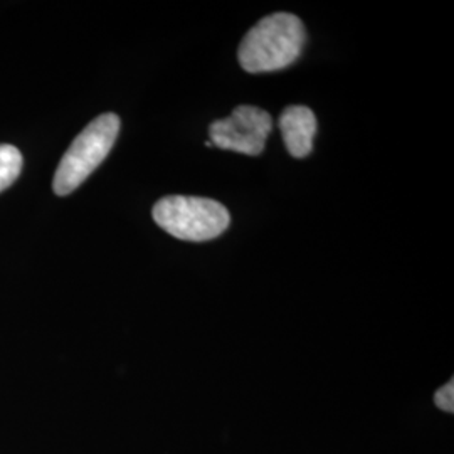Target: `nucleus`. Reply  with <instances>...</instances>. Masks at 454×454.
<instances>
[{"label": "nucleus", "instance_id": "nucleus-1", "mask_svg": "<svg viewBox=\"0 0 454 454\" xmlns=\"http://www.w3.org/2000/svg\"><path fill=\"white\" fill-rule=\"evenodd\" d=\"M307 29L300 17L276 12L261 19L244 35L238 51L239 65L251 74L273 73L292 66L303 52Z\"/></svg>", "mask_w": 454, "mask_h": 454}, {"label": "nucleus", "instance_id": "nucleus-2", "mask_svg": "<svg viewBox=\"0 0 454 454\" xmlns=\"http://www.w3.org/2000/svg\"><path fill=\"white\" fill-rule=\"evenodd\" d=\"M152 215L165 232L192 243L215 239L231 224V214L221 202L194 195H167L153 206Z\"/></svg>", "mask_w": 454, "mask_h": 454}, {"label": "nucleus", "instance_id": "nucleus-3", "mask_svg": "<svg viewBox=\"0 0 454 454\" xmlns=\"http://www.w3.org/2000/svg\"><path fill=\"white\" fill-rule=\"evenodd\" d=\"M120 125L118 114H99L74 138L52 180V191L56 194L61 197L71 194L97 170L112 152Z\"/></svg>", "mask_w": 454, "mask_h": 454}, {"label": "nucleus", "instance_id": "nucleus-4", "mask_svg": "<svg viewBox=\"0 0 454 454\" xmlns=\"http://www.w3.org/2000/svg\"><path fill=\"white\" fill-rule=\"evenodd\" d=\"M271 130V114L258 106L241 105L234 108L227 118L214 121L209 127V137L212 145L221 150L258 157L262 153Z\"/></svg>", "mask_w": 454, "mask_h": 454}, {"label": "nucleus", "instance_id": "nucleus-5", "mask_svg": "<svg viewBox=\"0 0 454 454\" xmlns=\"http://www.w3.org/2000/svg\"><path fill=\"white\" fill-rule=\"evenodd\" d=\"M317 116L309 106L293 105L279 116V130L285 146L294 159H305L313 150L317 135Z\"/></svg>", "mask_w": 454, "mask_h": 454}, {"label": "nucleus", "instance_id": "nucleus-6", "mask_svg": "<svg viewBox=\"0 0 454 454\" xmlns=\"http://www.w3.org/2000/svg\"><path fill=\"white\" fill-rule=\"evenodd\" d=\"M22 170V153L14 145H0V192L16 182Z\"/></svg>", "mask_w": 454, "mask_h": 454}, {"label": "nucleus", "instance_id": "nucleus-7", "mask_svg": "<svg viewBox=\"0 0 454 454\" xmlns=\"http://www.w3.org/2000/svg\"><path fill=\"white\" fill-rule=\"evenodd\" d=\"M434 403L439 409L446 411V412H453L454 411V382L450 380L448 384H444L434 395Z\"/></svg>", "mask_w": 454, "mask_h": 454}]
</instances>
